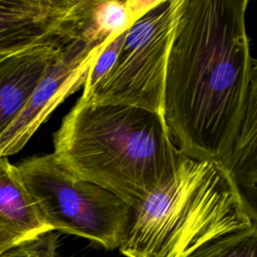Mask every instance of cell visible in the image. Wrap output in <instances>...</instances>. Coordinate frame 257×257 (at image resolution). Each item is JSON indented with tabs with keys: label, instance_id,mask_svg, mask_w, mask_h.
I'll list each match as a JSON object with an SVG mask.
<instances>
[{
	"label": "cell",
	"instance_id": "1",
	"mask_svg": "<svg viewBox=\"0 0 257 257\" xmlns=\"http://www.w3.org/2000/svg\"><path fill=\"white\" fill-rule=\"evenodd\" d=\"M247 0H181L168 56L164 117L188 158L256 186L257 65Z\"/></svg>",
	"mask_w": 257,
	"mask_h": 257
},
{
	"label": "cell",
	"instance_id": "2",
	"mask_svg": "<svg viewBox=\"0 0 257 257\" xmlns=\"http://www.w3.org/2000/svg\"><path fill=\"white\" fill-rule=\"evenodd\" d=\"M57 163L132 208L174 174L184 155L163 115L78 98L53 135Z\"/></svg>",
	"mask_w": 257,
	"mask_h": 257
},
{
	"label": "cell",
	"instance_id": "3",
	"mask_svg": "<svg viewBox=\"0 0 257 257\" xmlns=\"http://www.w3.org/2000/svg\"><path fill=\"white\" fill-rule=\"evenodd\" d=\"M254 210L221 165L184 155L165 183L132 208L125 257H188L221 236L255 227Z\"/></svg>",
	"mask_w": 257,
	"mask_h": 257
},
{
	"label": "cell",
	"instance_id": "4",
	"mask_svg": "<svg viewBox=\"0 0 257 257\" xmlns=\"http://www.w3.org/2000/svg\"><path fill=\"white\" fill-rule=\"evenodd\" d=\"M16 167L51 230L88 239L105 249L119 247L132 214L128 204L73 176L52 154L24 159Z\"/></svg>",
	"mask_w": 257,
	"mask_h": 257
},
{
	"label": "cell",
	"instance_id": "5",
	"mask_svg": "<svg viewBox=\"0 0 257 257\" xmlns=\"http://www.w3.org/2000/svg\"><path fill=\"white\" fill-rule=\"evenodd\" d=\"M180 3L158 0L138 18L126 30L111 68L80 97L140 106L164 116L166 69Z\"/></svg>",
	"mask_w": 257,
	"mask_h": 257
},
{
	"label": "cell",
	"instance_id": "6",
	"mask_svg": "<svg viewBox=\"0 0 257 257\" xmlns=\"http://www.w3.org/2000/svg\"><path fill=\"white\" fill-rule=\"evenodd\" d=\"M103 46L74 40L58 50L23 109L0 137V158L21 151L56 106L84 84Z\"/></svg>",
	"mask_w": 257,
	"mask_h": 257
},
{
	"label": "cell",
	"instance_id": "7",
	"mask_svg": "<svg viewBox=\"0 0 257 257\" xmlns=\"http://www.w3.org/2000/svg\"><path fill=\"white\" fill-rule=\"evenodd\" d=\"M82 0H0V56L75 40Z\"/></svg>",
	"mask_w": 257,
	"mask_h": 257
},
{
	"label": "cell",
	"instance_id": "8",
	"mask_svg": "<svg viewBox=\"0 0 257 257\" xmlns=\"http://www.w3.org/2000/svg\"><path fill=\"white\" fill-rule=\"evenodd\" d=\"M61 47H35L0 61V137L23 109Z\"/></svg>",
	"mask_w": 257,
	"mask_h": 257
},
{
	"label": "cell",
	"instance_id": "9",
	"mask_svg": "<svg viewBox=\"0 0 257 257\" xmlns=\"http://www.w3.org/2000/svg\"><path fill=\"white\" fill-rule=\"evenodd\" d=\"M46 231L51 229L24 187L17 167L8 158H0V252Z\"/></svg>",
	"mask_w": 257,
	"mask_h": 257
},
{
	"label": "cell",
	"instance_id": "10",
	"mask_svg": "<svg viewBox=\"0 0 257 257\" xmlns=\"http://www.w3.org/2000/svg\"><path fill=\"white\" fill-rule=\"evenodd\" d=\"M136 20L127 0H87L77 40L103 45L124 33Z\"/></svg>",
	"mask_w": 257,
	"mask_h": 257
},
{
	"label": "cell",
	"instance_id": "11",
	"mask_svg": "<svg viewBox=\"0 0 257 257\" xmlns=\"http://www.w3.org/2000/svg\"><path fill=\"white\" fill-rule=\"evenodd\" d=\"M188 257H257V226L216 238Z\"/></svg>",
	"mask_w": 257,
	"mask_h": 257
},
{
	"label": "cell",
	"instance_id": "12",
	"mask_svg": "<svg viewBox=\"0 0 257 257\" xmlns=\"http://www.w3.org/2000/svg\"><path fill=\"white\" fill-rule=\"evenodd\" d=\"M56 231H46L0 252V257H59Z\"/></svg>",
	"mask_w": 257,
	"mask_h": 257
},
{
	"label": "cell",
	"instance_id": "13",
	"mask_svg": "<svg viewBox=\"0 0 257 257\" xmlns=\"http://www.w3.org/2000/svg\"><path fill=\"white\" fill-rule=\"evenodd\" d=\"M125 32L119 34L114 38L109 39L104 44V46L92 62L91 66L89 67L87 77L83 84L82 93L87 92L91 87H93L111 68L120 50Z\"/></svg>",
	"mask_w": 257,
	"mask_h": 257
},
{
	"label": "cell",
	"instance_id": "14",
	"mask_svg": "<svg viewBox=\"0 0 257 257\" xmlns=\"http://www.w3.org/2000/svg\"><path fill=\"white\" fill-rule=\"evenodd\" d=\"M5 57H6V56H0V61H1V60H2V59H4V58H5Z\"/></svg>",
	"mask_w": 257,
	"mask_h": 257
}]
</instances>
